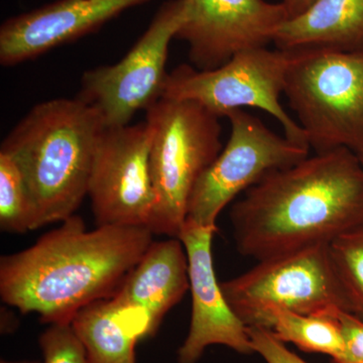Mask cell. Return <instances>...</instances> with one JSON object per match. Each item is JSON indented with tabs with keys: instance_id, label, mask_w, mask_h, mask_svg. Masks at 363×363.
Returning <instances> with one entry per match:
<instances>
[{
	"instance_id": "1",
	"label": "cell",
	"mask_w": 363,
	"mask_h": 363,
	"mask_svg": "<svg viewBox=\"0 0 363 363\" xmlns=\"http://www.w3.org/2000/svg\"><path fill=\"white\" fill-rule=\"evenodd\" d=\"M238 252L257 262L317 245L363 224V167L346 147L272 172L231 207Z\"/></svg>"
},
{
	"instance_id": "2",
	"label": "cell",
	"mask_w": 363,
	"mask_h": 363,
	"mask_svg": "<svg viewBox=\"0 0 363 363\" xmlns=\"http://www.w3.org/2000/svg\"><path fill=\"white\" fill-rule=\"evenodd\" d=\"M154 233L145 226L88 230L74 214L26 250L0 259V296L45 324L71 323L86 306L116 295Z\"/></svg>"
},
{
	"instance_id": "3",
	"label": "cell",
	"mask_w": 363,
	"mask_h": 363,
	"mask_svg": "<svg viewBox=\"0 0 363 363\" xmlns=\"http://www.w3.org/2000/svg\"><path fill=\"white\" fill-rule=\"evenodd\" d=\"M106 128L99 112L78 97L35 105L14 126L0 152L25 179L40 226L66 220L86 196L93 157Z\"/></svg>"
},
{
	"instance_id": "4",
	"label": "cell",
	"mask_w": 363,
	"mask_h": 363,
	"mask_svg": "<svg viewBox=\"0 0 363 363\" xmlns=\"http://www.w3.org/2000/svg\"><path fill=\"white\" fill-rule=\"evenodd\" d=\"M156 203L147 228L179 238L196 183L220 154L219 117L192 100L162 97L145 111Z\"/></svg>"
},
{
	"instance_id": "5",
	"label": "cell",
	"mask_w": 363,
	"mask_h": 363,
	"mask_svg": "<svg viewBox=\"0 0 363 363\" xmlns=\"http://www.w3.org/2000/svg\"><path fill=\"white\" fill-rule=\"evenodd\" d=\"M294 52L284 94L310 149L363 152V50Z\"/></svg>"
},
{
	"instance_id": "6",
	"label": "cell",
	"mask_w": 363,
	"mask_h": 363,
	"mask_svg": "<svg viewBox=\"0 0 363 363\" xmlns=\"http://www.w3.org/2000/svg\"><path fill=\"white\" fill-rule=\"evenodd\" d=\"M235 314L247 327H262L272 310L318 314L350 313L329 255V243L264 260L221 283Z\"/></svg>"
},
{
	"instance_id": "7",
	"label": "cell",
	"mask_w": 363,
	"mask_h": 363,
	"mask_svg": "<svg viewBox=\"0 0 363 363\" xmlns=\"http://www.w3.org/2000/svg\"><path fill=\"white\" fill-rule=\"evenodd\" d=\"M294 56V50L264 47L241 52L214 70L181 65L168 74L162 97L192 100L219 118L245 107L262 109L281 123L286 138L309 147L304 130L279 101Z\"/></svg>"
},
{
	"instance_id": "8",
	"label": "cell",
	"mask_w": 363,
	"mask_h": 363,
	"mask_svg": "<svg viewBox=\"0 0 363 363\" xmlns=\"http://www.w3.org/2000/svg\"><path fill=\"white\" fill-rule=\"evenodd\" d=\"M226 117L231 128L228 142L200 177L189 200L186 220L198 225L216 228L222 210L241 192L272 172L309 157V147L277 135L243 109Z\"/></svg>"
},
{
	"instance_id": "9",
	"label": "cell",
	"mask_w": 363,
	"mask_h": 363,
	"mask_svg": "<svg viewBox=\"0 0 363 363\" xmlns=\"http://www.w3.org/2000/svg\"><path fill=\"white\" fill-rule=\"evenodd\" d=\"M184 20V0L167 2L123 60L83 74L78 98L99 112L106 128L128 125L138 111L161 99L169 43Z\"/></svg>"
},
{
	"instance_id": "10",
	"label": "cell",
	"mask_w": 363,
	"mask_h": 363,
	"mask_svg": "<svg viewBox=\"0 0 363 363\" xmlns=\"http://www.w3.org/2000/svg\"><path fill=\"white\" fill-rule=\"evenodd\" d=\"M150 145L147 121L106 128L100 135L88 186L97 226L147 227L156 203Z\"/></svg>"
},
{
	"instance_id": "11",
	"label": "cell",
	"mask_w": 363,
	"mask_h": 363,
	"mask_svg": "<svg viewBox=\"0 0 363 363\" xmlns=\"http://www.w3.org/2000/svg\"><path fill=\"white\" fill-rule=\"evenodd\" d=\"M177 39L187 43L194 68L210 71L247 50L267 47L286 20L283 4L264 0H184Z\"/></svg>"
},
{
	"instance_id": "12",
	"label": "cell",
	"mask_w": 363,
	"mask_h": 363,
	"mask_svg": "<svg viewBox=\"0 0 363 363\" xmlns=\"http://www.w3.org/2000/svg\"><path fill=\"white\" fill-rule=\"evenodd\" d=\"M215 227L186 220L179 240L188 257L192 313L188 335L178 351L179 363H197L209 346L223 345L252 354L247 326L235 314L215 274L212 240Z\"/></svg>"
},
{
	"instance_id": "13",
	"label": "cell",
	"mask_w": 363,
	"mask_h": 363,
	"mask_svg": "<svg viewBox=\"0 0 363 363\" xmlns=\"http://www.w3.org/2000/svg\"><path fill=\"white\" fill-rule=\"evenodd\" d=\"M147 0H58L13 16L0 28V64L14 66L94 32Z\"/></svg>"
},
{
	"instance_id": "14",
	"label": "cell",
	"mask_w": 363,
	"mask_h": 363,
	"mask_svg": "<svg viewBox=\"0 0 363 363\" xmlns=\"http://www.w3.org/2000/svg\"><path fill=\"white\" fill-rule=\"evenodd\" d=\"M190 289L188 257L177 238L154 241L113 296L140 338L154 335Z\"/></svg>"
},
{
	"instance_id": "15",
	"label": "cell",
	"mask_w": 363,
	"mask_h": 363,
	"mask_svg": "<svg viewBox=\"0 0 363 363\" xmlns=\"http://www.w3.org/2000/svg\"><path fill=\"white\" fill-rule=\"evenodd\" d=\"M278 49L363 50V0H315L274 35Z\"/></svg>"
},
{
	"instance_id": "16",
	"label": "cell",
	"mask_w": 363,
	"mask_h": 363,
	"mask_svg": "<svg viewBox=\"0 0 363 363\" xmlns=\"http://www.w3.org/2000/svg\"><path fill=\"white\" fill-rule=\"evenodd\" d=\"M71 323L90 363H136L135 346L140 335L113 298L86 306Z\"/></svg>"
},
{
	"instance_id": "17",
	"label": "cell",
	"mask_w": 363,
	"mask_h": 363,
	"mask_svg": "<svg viewBox=\"0 0 363 363\" xmlns=\"http://www.w3.org/2000/svg\"><path fill=\"white\" fill-rule=\"evenodd\" d=\"M338 311L300 314L274 309L267 315L259 328L271 331L281 342L292 343L305 352L329 355L335 362L345 352V341L336 315Z\"/></svg>"
},
{
	"instance_id": "18",
	"label": "cell",
	"mask_w": 363,
	"mask_h": 363,
	"mask_svg": "<svg viewBox=\"0 0 363 363\" xmlns=\"http://www.w3.org/2000/svg\"><path fill=\"white\" fill-rule=\"evenodd\" d=\"M0 228L23 234L40 228L39 216L25 179L9 155L0 152Z\"/></svg>"
},
{
	"instance_id": "19",
	"label": "cell",
	"mask_w": 363,
	"mask_h": 363,
	"mask_svg": "<svg viewBox=\"0 0 363 363\" xmlns=\"http://www.w3.org/2000/svg\"><path fill=\"white\" fill-rule=\"evenodd\" d=\"M329 255L351 314L363 321V224L334 238Z\"/></svg>"
},
{
	"instance_id": "20",
	"label": "cell",
	"mask_w": 363,
	"mask_h": 363,
	"mask_svg": "<svg viewBox=\"0 0 363 363\" xmlns=\"http://www.w3.org/2000/svg\"><path fill=\"white\" fill-rule=\"evenodd\" d=\"M39 342L44 357L43 363H90L72 323L50 325Z\"/></svg>"
},
{
	"instance_id": "21",
	"label": "cell",
	"mask_w": 363,
	"mask_h": 363,
	"mask_svg": "<svg viewBox=\"0 0 363 363\" xmlns=\"http://www.w3.org/2000/svg\"><path fill=\"white\" fill-rule=\"evenodd\" d=\"M247 332L253 352L260 355L267 363H308L288 350L286 344L267 329L247 327Z\"/></svg>"
},
{
	"instance_id": "22",
	"label": "cell",
	"mask_w": 363,
	"mask_h": 363,
	"mask_svg": "<svg viewBox=\"0 0 363 363\" xmlns=\"http://www.w3.org/2000/svg\"><path fill=\"white\" fill-rule=\"evenodd\" d=\"M336 315L345 341V352L340 359L332 363H363V321L345 311H338Z\"/></svg>"
},
{
	"instance_id": "23",
	"label": "cell",
	"mask_w": 363,
	"mask_h": 363,
	"mask_svg": "<svg viewBox=\"0 0 363 363\" xmlns=\"http://www.w3.org/2000/svg\"><path fill=\"white\" fill-rule=\"evenodd\" d=\"M314 1L315 0H283L281 4L285 6L289 18H292L304 13Z\"/></svg>"
},
{
	"instance_id": "24",
	"label": "cell",
	"mask_w": 363,
	"mask_h": 363,
	"mask_svg": "<svg viewBox=\"0 0 363 363\" xmlns=\"http://www.w3.org/2000/svg\"><path fill=\"white\" fill-rule=\"evenodd\" d=\"M18 326V321L16 318L14 317L13 312L9 311L7 308H2L1 309V333L7 334L11 333Z\"/></svg>"
},
{
	"instance_id": "25",
	"label": "cell",
	"mask_w": 363,
	"mask_h": 363,
	"mask_svg": "<svg viewBox=\"0 0 363 363\" xmlns=\"http://www.w3.org/2000/svg\"><path fill=\"white\" fill-rule=\"evenodd\" d=\"M0 363H43L40 362H7V360H1Z\"/></svg>"
},
{
	"instance_id": "26",
	"label": "cell",
	"mask_w": 363,
	"mask_h": 363,
	"mask_svg": "<svg viewBox=\"0 0 363 363\" xmlns=\"http://www.w3.org/2000/svg\"><path fill=\"white\" fill-rule=\"evenodd\" d=\"M358 156V159H359L360 162H362L363 167V152H359V154H357Z\"/></svg>"
}]
</instances>
